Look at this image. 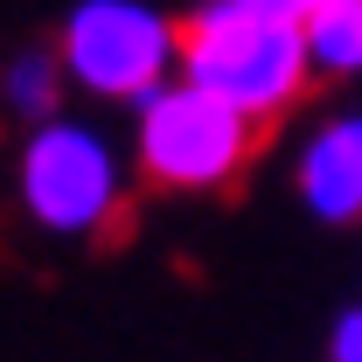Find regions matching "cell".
<instances>
[{
	"label": "cell",
	"mask_w": 362,
	"mask_h": 362,
	"mask_svg": "<svg viewBox=\"0 0 362 362\" xmlns=\"http://www.w3.org/2000/svg\"><path fill=\"white\" fill-rule=\"evenodd\" d=\"M181 77L202 84L209 98H223V105H237L251 126H272L279 112L300 105L314 63H307V35L293 21H251V14L195 7V21H181Z\"/></svg>",
	"instance_id": "cell-1"
},
{
	"label": "cell",
	"mask_w": 362,
	"mask_h": 362,
	"mask_svg": "<svg viewBox=\"0 0 362 362\" xmlns=\"http://www.w3.org/2000/svg\"><path fill=\"white\" fill-rule=\"evenodd\" d=\"M258 153V126L209 98L202 84H160L153 98H139V168L153 188H181V195H209L251 168Z\"/></svg>",
	"instance_id": "cell-2"
},
{
	"label": "cell",
	"mask_w": 362,
	"mask_h": 362,
	"mask_svg": "<svg viewBox=\"0 0 362 362\" xmlns=\"http://www.w3.org/2000/svg\"><path fill=\"white\" fill-rule=\"evenodd\" d=\"M63 77L90 98H153L181 70V28L146 0H77L63 21Z\"/></svg>",
	"instance_id": "cell-3"
},
{
	"label": "cell",
	"mask_w": 362,
	"mask_h": 362,
	"mask_svg": "<svg viewBox=\"0 0 362 362\" xmlns=\"http://www.w3.org/2000/svg\"><path fill=\"white\" fill-rule=\"evenodd\" d=\"M126 202V168L112 153V139L70 126V119H49L28 133L21 146V209L56 237H90L119 216Z\"/></svg>",
	"instance_id": "cell-4"
},
{
	"label": "cell",
	"mask_w": 362,
	"mask_h": 362,
	"mask_svg": "<svg viewBox=\"0 0 362 362\" xmlns=\"http://www.w3.org/2000/svg\"><path fill=\"white\" fill-rule=\"evenodd\" d=\"M300 202L320 223H356L362 216V112L327 119L300 146Z\"/></svg>",
	"instance_id": "cell-5"
},
{
	"label": "cell",
	"mask_w": 362,
	"mask_h": 362,
	"mask_svg": "<svg viewBox=\"0 0 362 362\" xmlns=\"http://www.w3.org/2000/svg\"><path fill=\"white\" fill-rule=\"evenodd\" d=\"M307 35V63L320 77H356L362 70V0H320L300 21Z\"/></svg>",
	"instance_id": "cell-6"
},
{
	"label": "cell",
	"mask_w": 362,
	"mask_h": 362,
	"mask_svg": "<svg viewBox=\"0 0 362 362\" xmlns=\"http://www.w3.org/2000/svg\"><path fill=\"white\" fill-rule=\"evenodd\" d=\"M63 56L56 49H28V56H14L7 63V77H0V98H7V112L14 119H28V126H49L56 119V98H63Z\"/></svg>",
	"instance_id": "cell-7"
},
{
	"label": "cell",
	"mask_w": 362,
	"mask_h": 362,
	"mask_svg": "<svg viewBox=\"0 0 362 362\" xmlns=\"http://www.w3.org/2000/svg\"><path fill=\"white\" fill-rule=\"evenodd\" d=\"M209 7H216V14H251V21H293V28H300L320 0H209Z\"/></svg>",
	"instance_id": "cell-8"
},
{
	"label": "cell",
	"mask_w": 362,
	"mask_h": 362,
	"mask_svg": "<svg viewBox=\"0 0 362 362\" xmlns=\"http://www.w3.org/2000/svg\"><path fill=\"white\" fill-rule=\"evenodd\" d=\"M327 356H334V362H362V307H349V314L334 320V341H327Z\"/></svg>",
	"instance_id": "cell-9"
}]
</instances>
